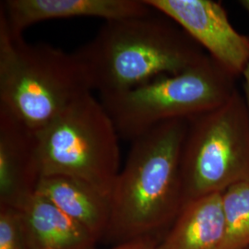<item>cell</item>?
<instances>
[{"label": "cell", "mask_w": 249, "mask_h": 249, "mask_svg": "<svg viewBox=\"0 0 249 249\" xmlns=\"http://www.w3.org/2000/svg\"><path fill=\"white\" fill-rule=\"evenodd\" d=\"M189 120L152 127L131 142L112 189L107 237L121 244L151 240L184 206L182 151Z\"/></svg>", "instance_id": "1"}, {"label": "cell", "mask_w": 249, "mask_h": 249, "mask_svg": "<svg viewBox=\"0 0 249 249\" xmlns=\"http://www.w3.org/2000/svg\"><path fill=\"white\" fill-rule=\"evenodd\" d=\"M75 53L100 95L181 73L208 54L174 20L153 9L142 16L106 21Z\"/></svg>", "instance_id": "2"}, {"label": "cell", "mask_w": 249, "mask_h": 249, "mask_svg": "<svg viewBox=\"0 0 249 249\" xmlns=\"http://www.w3.org/2000/svg\"><path fill=\"white\" fill-rule=\"evenodd\" d=\"M91 90L76 53L29 44L0 16V107L38 133Z\"/></svg>", "instance_id": "3"}, {"label": "cell", "mask_w": 249, "mask_h": 249, "mask_svg": "<svg viewBox=\"0 0 249 249\" xmlns=\"http://www.w3.org/2000/svg\"><path fill=\"white\" fill-rule=\"evenodd\" d=\"M235 77L207 54L175 75L160 76L123 92L100 95L119 138L132 142L152 127L190 120L227 103L237 90Z\"/></svg>", "instance_id": "4"}, {"label": "cell", "mask_w": 249, "mask_h": 249, "mask_svg": "<svg viewBox=\"0 0 249 249\" xmlns=\"http://www.w3.org/2000/svg\"><path fill=\"white\" fill-rule=\"evenodd\" d=\"M37 136L42 177L78 178L111 195L120 172V138L91 92L75 101Z\"/></svg>", "instance_id": "5"}, {"label": "cell", "mask_w": 249, "mask_h": 249, "mask_svg": "<svg viewBox=\"0 0 249 249\" xmlns=\"http://www.w3.org/2000/svg\"><path fill=\"white\" fill-rule=\"evenodd\" d=\"M184 204L249 178V114L238 90L222 107L189 120L182 151Z\"/></svg>", "instance_id": "6"}, {"label": "cell", "mask_w": 249, "mask_h": 249, "mask_svg": "<svg viewBox=\"0 0 249 249\" xmlns=\"http://www.w3.org/2000/svg\"><path fill=\"white\" fill-rule=\"evenodd\" d=\"M174 20L233 77L249 65V37L231 25L227 11L213 0H144Z\"/></svg>", "instance_id": "7"}, {"label": "cell", "mask_w": 249, "mask_h": 249, "mask_svg": "<svg viewBox=\"0 0 249 249\" xmlns=\"http://www.w3.org/2000/svg\"><path fill=\"white\" fill-rule=\"evenodd\" d=\"M41 178L37 133L0 107V205L19 209Z\"/></svg>", "instance_id": "8"}, {"label": "cell", "mask_w": 249, "mask_h": 249, "mask_svg": "<svg viewBox=\"0 0 249 249\" xmlns=\"http://www.w3.org/2000/svg\"><path fill=\"white\" fill-rule=\"evenodd\" d=\"M151 11L144 0H5L0 4V16L16 36L45 20L91 17L108 21Z\"/></svg>", "instance_id": "9"}, {"label": "cell", "mask_w": 249, "mask_h": 249, "mask_svg": "<svg viewBox=\"0 0 249 249\" xmlns=\"http://www.w3.org/2000/svg\"><path fill=\"white\" fill-rule=\"evenodd\" d=\"M36 193L84 227L97 240L107 236L111 222V198L89 183L67 176L42 177Z\"/></svg>", "instance_id": "10"}, {"label": "cell", "mask_w": 249, "mask_h": 249, "mask_svg": "<svg viewBox=\"0 0 249 249\" xmlns=\"http://www.w3.org/2000/svg\"><path fill=\"white\" fill-rule=\"evenodd\" d=\"M18 211L30 249H95L92 234L37 193Z\"/></svg>", "instance_id": "11"}, {"label": "cell", "mask_w": 249, "mask_h": 249, "mask_svg": "<svg viewBox=\"0 0 249 249\" xmlns=\"http://www.w3.org/2000/svg\"><path fill=\"white\" fill-rule=\"evenodd\" d=\"M224 234L222 193L185 203L156 249H219Z\"/></svg>", "instance_id": "12"}, {"label": "cell", "mask_w": 249, "mask_h": 249, "mask_svg": "<svg viewBox=\"0 0 249 249\" xmlns=\"http://www.w3.org/2000/svg\"><path fill=\"white\" fill-rule=\"evenodd\" d=\"M224 234L219 249H249V178L222 193Z\"/></svg>", "instance_id": "13"}, {"label": "cell", "mask_w": 249, "mask_h": 249, "mask_svg": "<svg viewBox=\"0 0 249 249\" xmlns=\"http://www.w3.org/2000/svg\"><path fill=\"white\" fill-rule=\"evenodd\" d=\"M0 249H30L18 209L0 205Z\"/></svg>", "instance_id": "14"}, {"label": "cell", "mask_w": 249, "mask_h": 249, "mask_svg": "<svg viewBox=\"0 0 249 249\" xmlns=\"http://www.w3.org/2000/svg\"><path fill=\"white\" fill-rule=\"evenodd\" d=\"M156 246L154 241L135 240L117 244L114 248L108 249H156Z\"/></svg>", "instance_id": "15"}, {"label": "cell", "mask_w": 249, "mask_h": 249, "mask_svg": "<svg viewBox=\"0 0 249 249\" xmlns=\"http://www.w3.org/2000/svg\"><path fill=\"white\" fill-rule=\"evenodd\" d=\"M242 76L244 78V96L246 99V103H247L249 114V65L245 70Z\"/></svg>", "instance_id": "16"}, {"label": "cell", "mask_w": 249, "mask_h": 249, "mask_svg": "<svg viewBox=\"0 0 249 249\" xmlns=\"http://www.w3.org/2000/svg\"><path fill=\"white\" fill-rule=\"evenodd\" d=\"M239 4H240L241 7H243V9H245L249 15V0H241Z\"/></svg>", "instance_id": "17"}]
</instances>
